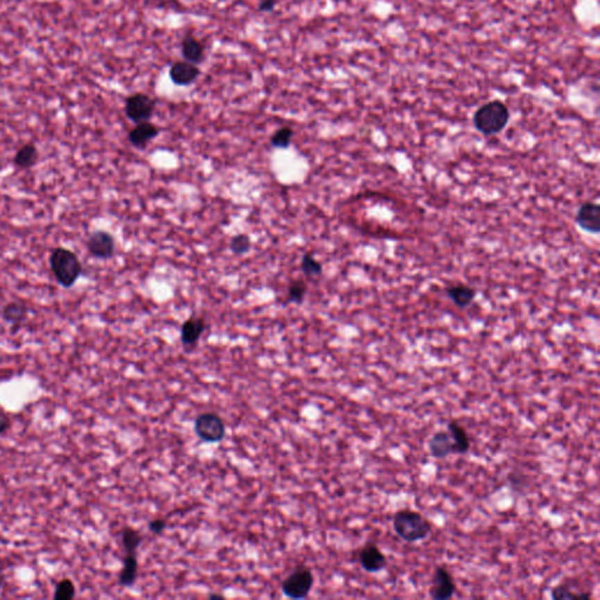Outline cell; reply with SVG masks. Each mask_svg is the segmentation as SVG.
<instances>
[{"instance_id": "cell-1", "label": "cell", "mask_w": 600, "mask_h": 600, "mask_svg": "<svg viewBox=\"0 0 600 600\" xmlns=\"http://www.w3.org/2000/svg\"><path fill=\"white\" fill-rule=\"evenodd\" d=\"M49 267L59 285L71 289L83 274V264L79 257L69 249L56 248L49 256Z\"/></svg>"}, {"instance_id": "cell-2", "label": "cell", "mask_w": 600, "mask_h": 600, "mask_svg": "<svg viewBox=\"0 0 600 600\" xmlns=\"http://www.w3.org/2000/svg\"><path fill=\"white\" fill-rule=\"evenodd\" d=\"M510 120L508 106L501 100H492L481 106L474 112L473 124L477 131L485 136L496 135L504 131Z\"/></svg>"}, {"instance_id": "cell-3", "label": "cell", "mask_w": 600, "mask_h": 600, "mask_svg": "<svg viewBox=\"0 0 600 600\" xmlns=\"http://www.w3.org/2000/svg\"><path fill=\"white\" fill-rule=\"evenodd\" d=\"M393 529L401 540L415 543L429 537L433 525L420 512L402 509L394 515Z\"/></svg>"}, {"instance_id": "cell-4", "label": "cell", "mask_w": 600, "mask_h": 600, "mask_svg": "<svg viewBox=\"0 0 600 600\" xmlns=\"http://www.w3.org/2000/svg\"><path fill=\"white\" fill-rule=\"evenodd\" d=\"M313 586V574L306 567H300L283 581L281 591L291 599H305Z\"/></svg>"}, {"instance_id": "cell-5", "label": "cell", "mask_w": 600, "mask_h": 600, "mask_svg": "<svg viewBox=\"0 0 600 600\" xmlns=\"http://www.w3.org/2000/svg\"><path fill=\"white\" fill-rule=\"evenodd\" d=\"M196 435L208 443H217L224 439L225 424L221 417L214 412L201 414L195 420Z\"/></svg>"}, {"instance_id": "cell-6", "label": "cell", "mask_w": 600, "mask_h": 600, "mask_svg": "<svg viewBox=\"0 0 600 600\" xmlns=\"http://www.w3.org/2000/svg\"><path fill=\"white\" fill-rule=\"evenodd\" d=\"M154 112L155 101L147 94H131L124 102V112L135 124L149 121Z\"/></svg>"}, {"instance_id": "cell-7", "label": "cell", "mask_w": 600, "mask_h": 600, "mask_svg": "<svg viewBox=\"0 0 600 600\" xmlns=\"http://www.w3.org/2000/svg\"><path fill=\"white\" fill-rule=\"evenodd\" d=\"M86 244L88 252L94 258L107 260L115 255V238L105 230H97L90 233Z\"/></svg>"}, {"instance_id": "cell-8", "label": "cell", "mask_w": 600, "mask_h": 600, "mask_svg": "<svg viewBox=\"0 0 600 600\" xmlns=\"http://www.w3.org/2000/svg\"><path fill=\"white\" fill-rule=\"evenodd\" d=\"M456 592V584L454 578L444 567H436L431 581L429 594L435 600H447L454 597Z\"/></svg>"}, {"instance_id": "cell-9", "label": "cell", "mask_w": 600, "mask_h": 600, "mask_svg": "<svg viewBox=\"0 0 600 600\" xmlns=\"http://www.w3.org/2000/svg\"><path fill=\"white\" fill-rule=\"evenodd\" d=\"M576 223L583 231L588 233H599L600 231V206L598 203L585 202L583 203L577 215H576Z\"/></svg>"}, {"instance_id": "cell-10", "label": "cell", "mask_w": 600, "mask_h": 600, "mask_svg": "<svg viewBox=\"0 0 600 600\" xmlns=\"http://www.w3.org/2000/svg\"><path fill=\"white\" fill-rule=\"evenodd\" d=\"M359 562L366 572L376 574L387 567L386 556L383 555L376 544L365 545L359 552Z\"/></svg>"}, {"instance_id": "cell-11", "label": "cell", "mask_w": 600, "mask_h": 600, "mask_svg": "<svg viewBox=\"0 0 600 600\" xmlns=\"http://www.w3.org/2000/svg\"><path fill=\"white\" fill-rule=\"evenodd\" d=\"M158 134H160V128L156 124H151L150 121H146L135 124V127L128 133V141L136 149L142 150L147 148L150 141L158 138Z\"/></svg>"}, {"instance_id": "cell-12", "label": "cell", "mask_w": 600, "mask_h": 600, "mask_svg": "<svg viewBox=\"0 0 600 600\" xmlns=\"http://www.w3.org/2000/svg\"><path fill=\"white\" fill-rule=\"evenodd\" d=\"M199 68L197 65L189 61H177L169 69V76L176 86H189L195 83L199 76Z\"/></svg>"}, {"instance_id": "cell-13", "label": "cell", "mask_w": 600, "mask_h": 600, "mask_svg": "<svg viewBox=\"0 0 600 600\" xmlns=\"http://www.w3.org/2000/svg\"><path fill=\"white\" fill-rule=\"evenodd\" d=\"M429 453L435 458H446L450 454H454V442L449 431H436L429 441Z\"/></svg>"}, {"instance_id": "cell-14", "label": "cell", "mask_w": 600, "mask_h": 600, "mask_svg": "<svg viewBox=\"0 0 600 600\" xmlns=\"http://www.w3.org/2000/svg\"><path fill=\"white\" fill-rule=\"evenodd\" d=\"M206 324L201 317H192L184 322L181 327V342L184 346H194L202 337Z\"/></svg>"}, {"instance_id": "cell-15", "label": "cell", "mask_w": 600, "mask_h": 600, "mask_svg": "<svg viewBox=\"0 0 600 600\" xmlns=\"http://www.w3.org/2000/svg\"><path fill=\"white\" fill-rule=\"evenodd\" d=\"M447 296L458 308H468L476 298V290L465 284H455L446 290Z\"/></svg>"}, {"instance_id": "cell-16", "label": "cell", "mask_w": 600, "mask_h": 600, "mask_svg": "<svg viewBox=\"0 0 600 600\" xmlns=\"http://www.w3.org/2000/svg\"><path fill=\"white\" fill-rule=\"evenodd\" d=\"M28 308L23 301H10L5 305L1 311V317L4 322L13 327V331L18 330L20 325L26 320Z\"/></svg>"}, {"instance_id": "cell-17", "label": "cell", "mask_w": 600, "mask_h": 600, "mask_svg": "<svg viewBox=\"0 0 600 600\" xmlns=\"http://www.w3.org/2000/svg\"><path fill=\"white\" fill-rule=\"evenodd\" d=\"M448 431L454 442L455 453L467 454L470 449V439L465 428L462 427L458 421H450L448 424Z\"/></svg>"}, {"instance_id": "cell-18", "label": "cell", "mask_w": 600, "mask_h": 600, "mask_svg": "<svg viewBox=\"0 0 600 600\" xmlns=\"http://www.w3.org/2000/svg\"><path fill=\"white\" fill-rule=\"evenodd\" d=\"M181 51L184 60L189 61L192 64L199 65V62H202L204 58V47L202 44L190 35H188L182 40Z\"/></svg>"}, {"instance_id": "cell-19", "label": "cell", "mask_w": 600, "mask_h": 600, "mask_svg": "<svg viewBox=\"0 0 600 600\" xmlns=\"http://www.w3.org/2000/svg\"><path fill=\"white\" fill-rule=\"evenodd\" d=\"M138 558L135 553H127L124 558V567L119 574V584L124 588H131L138 577Z\"/></svg>"}, {"instance_id": "cell-20", "label": "cell", "mask_w": 600, "mask_h": 600, "mask_svg": "<svg viewBox=\"0 0 600 600\" xmlns=\"http://www.w3.org/2000/svg\"><path fill=\"white\" fill-rule=\"evenodd\" d=\"M39 151L33 143H26L19 148L15 156V165L20 169H31L37 165Z\"/></svg>"}, {"instance_id": "cell-21", "label": "cell", "mask_w": 600, "mask_h": 600, "mask_svg": "<svg viewBox=\"0 0 600 600\" xmlns=\"http://www.w3.org/2000/svg\"><path fill=\"white\" fill-rule=\"evenodd\" d=\"M551 597L553 599H591V594L583 591H574L567 584H559L551 590Z\"/></svg>"}, {"instance_id": "cell-22", "label": "cell", "mask_w": 600, "mask_h": 600, "mask_svg": "<svg viewBox=\"0 0 600 600\" xmlns=\"http://www.w3.org/2000/svg\"><path fill=\"white\" fill-rule=\"evenodd\" d=\"M142 540L141 533L131 526H126L122 530V544L127 553H135L140 544L142 543Z\"/></svg>"}, {"instance_id": "cell-23", "label": "cell", "mask_w": 600, "mask_h": 600, "mask_svg": "<svg viewBox=\"0 0 600 600\" xmlns=\"http://www.w3.org/2000/svg\"><path fill=\"white\" fill-rule=\"evenodd\" d=\"M300 267H301L303 274L308 278L317 277V276H320V274H323V265H322V262H318L315 258V256L310 253V252L303 256L301 262H300Z\"/></svg>"}, {"instance_id": "cell-24", "label": "cell", "mask_w": 600, "mask_h": 600, "mask_svg": "<svg viewBox=\"0 0 600 600\" xmlns=\"http://www.w3.org/2000/svg\"><path fill=\"white\" fill-rule=\"evenodd\" d=\"M293 129L290 127H281L274 131V135L271 136V146L277 149H288L292 142Z\"/></svg>"}, {"instance_id": "cell-25", "label": "cell", "mask_w": 600, "mask_h": 600, "mask_svg": "<svg viewBox=\"0 0 600 600\" xmlns=\"http://www.w3.org/2000/svg\"><path fill=\"white\" fill-rule=\"evenodd\" d=\"M74 583L69 578L61 579L56 586V591L53 593L54 600H72L75 597Z\"/></svg>"}, {"instance_id": "cell-26", "label": "cell", "mask_w": 600, "mask_h": 600, "mask_svg": "<svg viewBox=\"0 0 600 600\" xmlns=\"http://www.w3.org/2000/svg\"><path fill=\"white\" fill-rule=\"evenodd\" d=\"M308 292V286L303 281H293L288 289V303L301 304Z\"/></svg>"}, {"instance_id": "cell-27", "label": "cell", "mask_w": 600, "mask_h": 600, "mask_svg": "<svg viewBox=\"0 0 600 600\" xmlns=\"http://www.w3.org/2000/svg\"><path fill=\"white\" fill-rule=\"evenodd\" d=\"M230 250L233 253L237 256L245 255V253H248L250 251V249H251V240H250V237L247 236V235H244V233H240V235H236V236H233L231 240H230Z\"/></svg>"}, {"instance_id": "cell-28", "label": "cell", "mask_w": 600, "mask_h": 600, "mask_svg": "<svg viewBox=\"0 0 600 600\" xmlns=\"http://www.w3.org/2000/svg\"><path fill=\"white\" fill-rule=\"evenodd\" d=\"M11 427V419L6 412L0 410V435L5 434Z\"/></svg>"}, {"instance_id": "cell-29", "label": "cell", "mask_w": 600, "mask_h": 600, "mask_svg": "<svg viewBox=\"0 0 600 600\" xmlns=\"http://www.w3.org/2000/svg\"><path fill=\"white\" fill-rule=\"evenodd\" d=\"M165 525H167V523H165V519L158 518V519L150 522L149 530L151 533H161L165 529Z\"/></svg>"}, {"instance_id": "cell-30", "label": "cell", "mask_w": 600, "mask_h": 600, "mask_svg": "<svg viewBox=\"0 0 600 600\" xmlns=\"http://www.w3.org/2000/svg\"><path fill=\"white\" fill-rule=\"evenodd\" d=\"M276 0H260L258 5L259 12H270L276 8Z\"/></svg>"}, {"instance_id": "cell-31", "label": "cell", "mask_w": 600, "mask_h": 600, "mask_svg": "<svg viewBox=\"0 0 600 600\" xmlns=\"http://www.w3.org/2000/svg\"><path fill=\"white\" fill-rule=\"evenodd\" d=\"M5 581H6V578H5L4 571L0 567V591L4 588Z\"/></svg>"}, {"instance_id": "cell-32", "label": "cell", "mask_w": 600, "mask_h": 600, "mask_svg": "<svg viewBox=\"0 0 600 600\" xmlns=\"http://www.w3.org/2000/svg\"><path fill=\"white\" fill-rule=\"evenodd\" d=\"M209 598H210V599H222L223 597H222L221 594H210Z\"/></svg>"}]
</instances>
